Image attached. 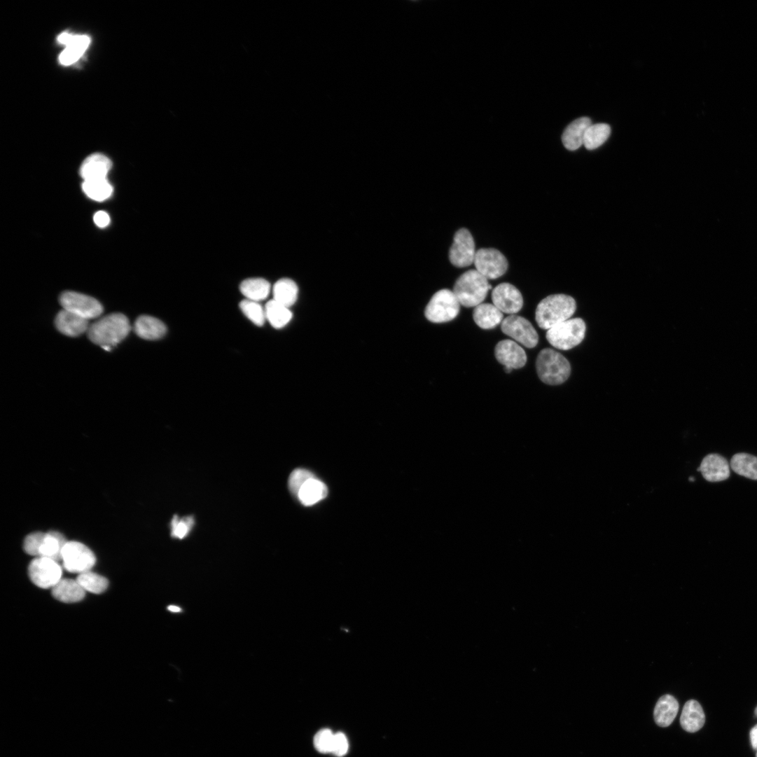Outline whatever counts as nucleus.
<instances>
[{
	"instance_id": "4c0bfd02",
	"label": "nucleus",
	"mask_w": 757,
	"mask_h": 757,
	"mask_svg": "<svg viewBox=\"0 0 757 757\" xmlns=\"http://www.w3.org/2000/svg\"><path fill=\"white\" fill-rule=\"evenodd\" d=\"M46 533L35 532L29 534L24 543V548L26 553L30 555H40V550L45 539Z\"/></svg>"
},
{
	"instance_id": "a18cd8bd",
	"label": "nucleus",
	"mask_w": 757,
	"mask_h": 757,
	"mask_svg": "<svg viewBox=\"0 0 757 757\" xmlns=\"http://www.w3.org/2000/svg\"><path fill=\"white\" fill-rule=\"evenodd\" d=\"M756 757H757V753H756Z\"/></svg>"
},
{
	"instance_id": "f704fd0d",
	"label": "nucleus",
	"mask_w": 757,
	"mask_h": 757,
	"mask_svg": "<svg viewBox=\"0 0 757 757\" xmlns=\"http://www.w3.org/2000/svg\"><path fill=\"white\" fill-rule=\"evenodd\" d=\"M335 733L328 728L319 730L315 735L314 743L318 751L323 753H332Z\"/></svg>"
},
{
	"instance_id": "c9c22d12",
	"label": "nucleus",
	"mask_w": 757,
	"mask_h": 757,
	"mask_svg": "<svg viewBox=\"0 0 757 757\" xmlns=\"http://www.w3.org/2000/svg\"><path fill=\"white\" fill-rule=\"evenodd\" d=\"M195 523L193 517L189 516L179 519L175 515L172 522V536L174 538L183 539L191 531Z\"/></svg>"
},
{
	"instance_id": "79ce46f5",
	"label": "nucleus",
	"mask_w": 757,
	"mask_h": 757,
	"mask_svg": "<svg viewBox=\"0 0 757 757\" xmlns=\"http://www.w3.org/2000/svg\"><path fill=\"white\" fill-rule=\"evenodd\" d=\"M168 609L170 611L174 612V613H179V612H181L182 611V609L180 607L176 606H174V605L169 606L168 607Z\"/></svg>"
},
{
	"instance_id": "a19ab883",
	"label": "nucleus",
	"mask_w": 757,
	"mask_h": 757,
	"mask_svg": "<svg viewBox=\"0 0 757 757\" xmlns=\"http://www.w3.org/2000/svg\"><path fill=\"white\" fill-rule=\"evenodd\" d=\"M750 739L753 748L757 750V725L751 730Z\"/></svg>"
},
{
	"instance_id": "4be33fe9",
	"label": "nucleus",
	"mask_w": 757,
	"mask_h": 757,
	"mask_svg": "<svg viewBox=\"0 0 757 757\" xmlns=\"http://www.w3.org/2000/svg\"><path fill=\"white\" fill-rule=\"evenodd\" d=\"M85 590L76 580L62 578L53 588V595L64 603L81 602L85 597Z\"/></svg>"
},
{
	"instance_id": "4468645a",
	"label": "nucleus",
	"mask_w": 757,
	"mask_h": 757,
	"mask_svg": "<svg viewBox=\"0 0 757 757\" xmlns=\"http://www.w3.org/2000/svg\"><path fill=\"white\" fill-rule=\"evenodd\" d=\"M57 41L67 47L60 57V62L67 67L76 63L83 56L91 43V39L88 36L64 32L58 37Z\"/></svg>"
},
{
	"instance_id": "b1692460",
	"label": "nucleus",
	"mask_w": 757,
	"mask_h": 757,
	"mask_svg": "<svg viewBox=\"0 0 757 757\" xmlns=\"http://www.w3.org/2000/svg\"><path fill=\"white\" fill-rule=\"evenodd\" d=\"M679 711V703L671 695H665L660 697L654 708V720L660 727L669 726L676 718Z\"/></svg>"
},
{
	"instance_id": "f03ea898",
	"label": "nucleus",
	"mask_w": 757,
	"mask_h": 757,
	"mask_svg": "<svg viewBox=\"0 0 757 757\" xmlns=\"http://www.w3.org/2000/svg\"><path fill=\"white\" fill-rule=\"evenodd\" d=\"M576 310V303L572 297L564 294L552 295L538 305L536 321L541 329L548 331L570 319Z\"/></svg>"
},
{
	"instance_id": "39448f33",
	"label": "nucleus",
	"mask_w": 757,
	"mask_h": 757,
	"mask_svg": "<svg viewBox=\"0 0 757 757\" xmlns=\"http://www.w3.org/2000/svg\"><path fill=\"white\" fill-rule=\"evenodd\" d=\"M585 324L581 319H570L548 330V342L555 348L569 350L579 345L584 340Z\"/></svg>"
},
{
	"instance_id": "7ed1b4c3",
	"label": "nucleus",
	"mask_w": 757,
	"mask_h": 757,
	"mask_svg": "<svg viewBox=\"0 0 757 757\" xmlns=\"http://www.w3.org/2000/svg\"><path fill=\"white\" fill-rule=\"evenodd\" d=\"M492 286L476 270H468L456 281L453 292L460 305L476 307L485 300Z\"/></svg>"
},
{
	"instance_id": "aec40b11",
	"label": "nucleus",
	"mask_w": 757,
	"mask_h": 757,
	"mask_svg": "<svg viewBox=\"0 0 757 757\" xmlns=\"http://www.w3.org/2000/svg\"><path fill=\"white\" fill-rule=\"evenodd\" d=\"M705 722V715L700 703L690 700L685 704L680 723L683 729L689 732H695L702 728Z\"/></svg>"
},
{
	"instance_id": "7c9ffc66",
	"label": "nucleus",
	"mask_w": 757,
	"mask_h": 757,
	"mask_svg": "<svg viewBox=\"0 0 757 757\" xmlns=\"http://www.w3.org/2000/svg\"><path fill=\"white\" fill-rule=\"evenodd\" d=\"M610 134L611 127L608 125H591L585 132L583 146L588 151L595 150L608 140Z\"/></svg>"
},
{
	"instance_id": "c03bdc74",
	"label": "nucleus",
	"mask_w": 757,
	"mask_h": 757,
	"mask_svg": "<svg viewBox=\"0 0 757 757\" xmlns=\"http://www.w3.org/2000/svg\"><path fill=\"white\" fill-rule=\"evenodd\" d=\"M755 712H756V714L757 715V707L756 708Z\"/></svg>"
},
{
	"instance_id": "6e6552de",
	"label": "nucleus",
	"mask_w": 757,
	"mask_h": 757,
	"mask_svg": "<svg viewBox=\"0 0 757 757\" xmlns=\"http://www.w3.org/2000/svg\"><path fill=\"white\" fill-rule=\"evenodd\" d=\"M29 574L35 585L48 589L53 588L62 579L63 571L57 561L38 557L31 562Z\"/></svg>"
},
{
	"instance_id": "a878e982",
	"label": "nucleus",
	"mask_w": 757,
	"mask_h": 757,
	"mask_svg": "<svg viewBox=\"0 0 757 757\" xmlns=\"http://www.w3.org/2000/svg\"><path fill=\"white\" fill-rule=\"evenodd\" d=\"M67 542L64 535L58 532L46 533L40 550L39 557L51 558L57 562L61 561L62 552Z\"/></svg>"
},
{
	"instance_id": "393cba45",
	"label": "nucleus",
	"mask_w": 757,
	"mask_h": 757,
	"mask_svg": "<svg viewBox=\"0 0 757 757\" xmlns=\"http://www.w3.org/2000/svg\"><path fill=\"white\" fill-rule=\"evenodd\" d=\"M327 495V486L322 481L313 478L302 487L297 496L302 504L311 506L325 499Z\"/></svg>"
},
{
	"instance_id": "bb28decb",
	"label": "nucleus",
	"mask_w": 757,
	"mask_h": 757,
	"mask_svg": "<svg viewBox=\"0 0 757 757\" xmlns=\"http://www.w3.org/2000/svg\"><path fill=\"white\" fill-rule=\"evenodd\" d=\"M240 290L247 300L259 303L269 296L271 285L264 279L252 278L244 281L240 286Z\"/></svg>"
},
{
	"instance_id": "6ab92c4d",
	"label": "nucleus",
	"mask_w": 757,
	"mask_h": 757,
	"mask_svg": "<svg viewBox=\"0 0 757 757\" xmlns=\"http://www.w3.org/2000/svg\"><path fill=\"white\" fill-rule=\"evenodd\" d=\"M592 125L588 118H581L571 123L563 133L562 141L566 149L575 151L583 146L587 130Z\"/></svg>"
},
{
	"instance_id": "72a5a7b5",
	"label": "nucleus",
	"mask_w": 757,
	"mask_h": 757,
	"mask_svg": "<svg viewBox=\"0 0 757 757\" xmlns=\"http://www.w3.org/2000/svg\"><path fill=\"white\" fill-rule=\"evenodd\" d=\"M240 309L255 325L263 326L265 324L267 320L265 309L259 303L246 299L240 303Z\"/></svg>"
},
{
	"instance_id": "ddd939ff",
	"label": "nucleus",
	"mask_w": 757,
	"mask_h": 757,
	"mask_svg": "<svg viewBox=\"0 0 757 757\" xmlns=\"http://www.w3.org/2000/svg\"><path fill=\"white\" fill-rule=\"evenodd\" d=\"M493 305L503 314L515 315L523 307L520 291L513 285L503 283L496 286L492 293Z\"/></svg>"
},
{
	"instance_id": "423d86ee",
	"label": "nucleus",
	"mask_w": 757,
	"mask_h": 757,
	"mask_svg": "<svg viewBox=\"0 0 757 757\" xmlns=\"http://www.w3.org/2000/svg\"><path fill=\"white\" fill-rule=\"evenodd\" d=\"M460 303L453 291L443 289L436 293L425 310V317L433 324L453 321L460 312Z\"/></svg>"
},
{
	"instance_id": "f3484780",
	"label": "nucleus",
	"mask_w": 757,
	"mask_h": 757,
	"mask_svg": "<svg viewBox=\"0 0 757 757\" xmlns=\"http://www.w3.org/2000/svg\"><path fill=\"white\" fill-rule=\"evenodd\" d=\"M55 325L60 333L71 338L79 337L88 332L90 326L89 320L65 310L57 314Z\"/></svg>"
},
{
	"instance_id": "20e7f679",
	"label": "nucleus",
	"mask_w": 757,
	"mask_h": 757,
	"mask_svg": "<svg viewBox=\"0 0 757 757\" xmlns=\"http://www.w3.org/2000/svg\"><path fill=\"white\" fill-rule=\"evenodd\" d=\"M536 368L539 379L548 385H560L566 382L571 375V366L568 360L552 349H544L539 354Z\"/></svg>"
},
{
	"instance_id": "58836bf2",
	"label": "nucleus",
	"mask_w": 757,
	"mask_h": 757,
	"mask_svg": "<svg viewBox=\"0 0 757 757\" xmlns=\"http://www.w3.org/2000/svg\"><path fill=\"white\" fill-rule=\"evenodd\" d=\"M348 749L349 742L346 735L342 732L335 733L332 753L340 757L344 756Z\"/></svg>"
},
{
	"instance_id": "1a4fd4ad",
	"label": "nucleus",
	"mask_w": 757,
	"mask_h": 757,
	"mask_svg": "<svg viewBox=\"0 0 757 757\" xmlns=\"http://www.w3.org/2000/svg\"><path fill=\"white\" fill-rule=\"evenodd\" d=\"M60 302L64 310L89 321L100 317L104 312V307L97 300L76 292L62 293Z\"/></svg>"
},
{
	"instance_id": "f8f14e48",
	"label": "nucleus",
	"mask_w": 757,
	"mask_h": 757,
	"mask_svg": "<svg viewBox=\"0 0 757 757\" xmlns=\"http://www.w3.org/2000/svg\"><path fill=\"white\" fill-rule=\"evenodd\" d=\"M476 255L473 236L466 229L458 230L450 250V261L457 268H466L474 263Z\"/></svg>"
},
{
	"instance_id": "dca6fc26",
	"label": "nucleus",
	"mask_w": 757,
	"mask_h": 757,
	"mask_svg": "<svg viewBox=\"0 0 757 757\" xmlns=\"http://www.w3.org/2000/svg\"><path fill=\"white\" fill-rule=\"evenodd\" d=\"M697 471L702 473L706 480L711 482L725 480L730 476V467L728 461L723 457L717 454H710L706 456L702 461Z\"/></svg>"
},
{
	"instance_id": "473e14b6",
	"label": "nucleus",
	"mask_w": 757,
	"mask_h": 757,
	"mask_svg": "<svg viewBox=\"0 0 757 757\" xmlns=\"http://www.w3.org/2000/svg\"><path fill=\"white\" fill-rule=\"evenodd\" d=\"M77 581L85 591L95 594L104 592L109 585L107 578L91 571L79 574Z\"/></svg>"
},
{
	"instance_id": "9b49d317",
	"label": "nucleus",
	"mask_w": 757,
	"mask_h": 757,
	"mask_svg": "<svg viewBox=\"0 0 757 757\" xmlns=\"http://www.w3.org/2000/svg\"><path fill=\"white\" fill-rule=\"evenodd\" d=\"M474 265L476 270L487 280L496 279L507 271L508 263L498 250L482 249L476 252Z\"/></svg>"
},
{
	"instance_id": "cd10ccee",
	"label": "nucleus",
	"mask_w": 757,
	"mask_h": 757,
	"mask_svg": "<svg viewBox=\"0 0 757 757\" xmlns=\"http://www.w3.org/2000/svg\"><path fill=\"white\" fill-rule=\"evenodd\" d=\"M298 292V287L295 282L290 279H282L275 284L273 288V300L290 308L296 303Z\"/></svg>"
},
{
	"instance_id": "2eb2a0df",
	"label": "nucleus",
	"mask_w": 757,
	"mask_h": 757,
	"mask_svg": "<svg viewBox=\"0 0 757 757\" xmlns=\"http://www.w3.org/2000/svg\"><path fill=\"white\" fill-rule=\"evenodd\" d=\"M494 355L501 364L512 369L523 368L527 361L524 349L510 340L499 342L495 347Z\"/></svg>"
},
{
	"instance_id": "2f4dec72",
	"label": "nucleus",
	"mask_w": 757,
	"mask_h": 757,
	"mask_svg": "<svg viewBox=\"0 0 757 757\" xmlns=\"http://www.w3.org/2000/svg\"><path fill=\"white\" fill-rule=\"evenodd\" d=\"M83 189L90 199L97 202L108 200L113 193V186L107 179L85 181Z\"/></svg>"
},
{
	"instance_id": "5701e85b",
	"label": "nucleus",
	"mask_w": 757,
	"mask_h": 757,
	"mask_svg": "<svg viewBox=\"0 0 757 757\" xmlns=\"http://www.w3.org/2000/svg\"><path fill=\"white\" fill-rule=\"evenodd\" d=\"M473 318L480 328L492 330L502 323L503 314L493 304L482 303L475 307Z\"/></svg>"
},
{
	"instance_id": "c85d7f7f",
	"label": "nucleus",
	"mask_w": 757,
	"mask_h": 757,
	"mask_svg": "<svg viewBox=\"0 0 757 757\" xmlns=\"http://www.w3.org/2000/svg\"><path fill=\"white\" fill-rule=\"evenodd\" d=\"M730 467L737 474L757 480V457L746 453L735 454L730 460Z\"/></svg>"
},
{
	"instance_id": "412c9836",
	"label": "nucleus",
	"mask_w": 757,
	"mask_h": 757,
	"mask_svg": "<svg viewBox=\"0 0 757 757\" xmlns=\"http://www.w3.org/2000/svg\"><path fill=\"white\" fill-rule=\"evenodd\" d=\"M134 332L142 339L157 340L165 337L167 328L162 321L155 317L141 316L134 324Z\"/></svg>"
},
{
	"instance_id": "e433bc0d",
	"label": "nucleus",
	"mask_w": 757,
	"mask_h": 757,
	"mask_svg": "<svg viewBox=\"0 0 757 757\" xmlns=\"http://www.w3.org/2000/svg\"><path fill=\"white\" fill-rule=\"evenodd\" d=\"M315 478L314 474L303 468H298L292 472L289 480V486L291 492L298 496L302 487L309 480Z\"/></svg>"
},
{
	"instance_id": "ea45409f",
	"label": "nucleus",
	"mask_w": 757,
	"mask_h": 757,
	"mask_svg": "<svg viewBox=\"0 0 757 757\" xmlns=\"http://www.w3.org/2000/svg\"><path fill=\"white\" fill-rule=\"evenodd\" d=\"M94 220L96 225L102 228L107 227L111 222L109 215L104 211L97 212L95 216Z\"/></svg>"
},
{
	"instance_id": "c756f323",
	"label": "nucleus",
	"mask_w": 757,
	"mask_h": 757,
	"mask_svg": "<svg viewBox=\"0 0 757 757\" xmlns=\"http://www.w3.org/2000/svg\"><path fill=\"white\" fill-rule=\"evenodd\" d=\"M267 320L277 329L284 328L293 318L289 308L272 300L265 307Z\"/></svg>"
},
{
	"instance_id": "a211bd4d",
	"label": "nucleus",
	"mask_w": 757,
	"mask_h": 757,
	"mask_svg": "<svg viewBox=\"0 0 757 757\" xmlns=\"http://www.w3.org/2000/svg\"><path fill=\"white\" fill-rule=\"evenodd\" d=\"M111 168V160L102 154L97 153L85 160L81 168V175L84 181L105 179Z\"/></svg>"
},
{
	"instance_id": "9d476101",
	"label": "nucleus",
	"mask_w": 757,
	"mask_h": 757,
	"mask_svg": "<svg viewBox=\"0 0 757 757\" xmlns=\"http://www.w3.org/2000/svg\"><path fill=\"white\" fill-rule=\"evenodd\" d=\"M501 328L505 335L527 348H534L539 343L536 329L529 320L515 314L508 316L503 320Z\"/></svg>"
},
{
	"instance_id": "0eeeda50",
	"label": "nucleus",
	"mask_w": 757,
	"mask_h": 757,
	"mask_svg": "<svg viewBox=\"0 0 757 757\" xmlns=\"http://www.w3.org/2000/svg\"><path fill=\"white\" fill-rule=\"evenodd\" d=\"M62 560L68 571L79 574L91 571L97 562L92 550L78 541L67 542L62 552Z\"/></svg>"
},
{
	"instance_id": "37998d69",
	"label": "nucleus",
	"mask_w": 757,
	"mask_h": 757,
	"mask_svg": "<svg viewBox=\"0 0 757 757\" xmlns=\"http://www.w3.org/2000/svg\"><path fill=\"white\" fill-rule=\"evenodd\" d=\"M513 370V369H512V368H508V367H504V371H505V372H506V373H511L512 372V370Z\"/></svg>"
},
{
	"instance_id": "f257e3e1",
	"label": "nucleus",
	"mask_w": 757,
	"mask_h": 757,
	"mask_svg": "<svg viewBox=\"0 0 757 757\" xmlns=\"http://www.w3.org/2000/svg\"><path fill=\"white\" fill-rule=\"evenodd\" d=\"M128 318L123 314H111L100 319L88 331L89 339L102 347H113L123 341L131 331Z\"/></svg>"
}]
</instances>
